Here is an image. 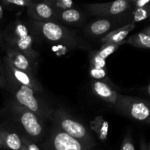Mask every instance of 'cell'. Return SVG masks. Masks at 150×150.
I'll return each mask as SVG.
<instances>
[{
  "instance_id": "cell-17",
  "label": "cell",
  "mask_w": 150,
  "mask_h": 150,
  "mask_svg": "<svg viewBox=\"0 0 150 150\" xmlns=\"http://www.w3.org/2000/svg\"><path fill=\"white\" fill-rule=\"evenodd\" d=\"M126 43L130 44L133 47L140 48H150L149 34L139 32L126 39Z\"/></svg>"
},
{
  "instance_id": "cell-5",
  "label": "cell",
  "mask_w": 150,
  "mask_h": 150,
  "mask_svg": "<svg viewBox=\"0 0 150 150\" xmlns=\"http://www.w3.org/2000/svg\"><path fill=\"white\" fill-rule=\"evenodd\" d=\"M114 106L122 114L136 121L150 124V103L145 100L119 94Z\"/></svg>"
},
{
  "instance_id": "cell-24",
  "label": "cell",
  "mask_w": 150,
  "mask_h": 150,
  "mask_svg": "<svg viewBox=\"0 0 150 150\" xmlns=\"http://www.w3.org/2000/svg\"><path fill=\"white\" fill-rule=\"evenodd\" d=\"M72 4H73V0H56L53 5L58 12L59 10L70 8L72 7Z\"/></svg>"
},
{
  "instance_id": "cell-21",
  "label": "cell",
  "mask_w": 150,
  "mask_h": 150,
  "mask_svg": "<svg viewBox=\"0 0 150 150\" xmlns=\"http://www.w3.org/2000/svg\"><path fill=\"white\" fill-rule=\"evenodd\" d=\"M90 67L95 68H106L105 59L103 58L98 51H92L90 55Z\"/></svg>"
},
{
  "instance_id": "cell-10",
  "label": "cell",
  "mask_w": 150,
  "mask_h": 150,
  "mask_svg": "<svg viewBox=\"0 0 150 150\" xmlns=\"http://www.w3.org/2000/svg\"><path fill=\"white\" fill-rule=\"evenodd\" d=\"M27 13L29 16L38 21H52L57 18V11L53 4L42 2L32 1L27 7Z\"/></svg>"
},
{
  "instance_id": "cell-14",
  "label": "cell",
  "mask_w": 150,
  "mask_h": 150,
  "mask_svg": "<svg viewBox=\"0 0 150 150\" xmlns=\"http://www.w3.org/2000/svg\"><path fill=\"white\" fill-rule=\"evenodd\" d=\"M0 135L2 138L4 147L10 150H21L23 144L22 139L15 132L0 128Z\"/></svg>"
},
{
  "instance_id": "cell-18",
  "label": "cell",
  "mask_w": 150,
  "mask_h": 150,
  "mask_svg": "<svg viewBox=\"0 0 150 150\" xmlns=\"http://www.w3.org/2000/svg\"><path fill=\"white\" fill-rule=\"evenodd\" d=\"M111 22L108 19H100L91 23L87 29L91 35L98 36L106 33L111 29Z\"/></svg>"
},
{
  "instance_id": "cell-39",
  "label": "cell",
  "mask_w": 150,
  "mask_h": 150,
  "mask_svg": "<svg viewBox=\"0 0 150 150\" xmlns=\"http://www.w3.org/2000/svg\"><path fill=\"white\" fill-rule=\"evenodd\" d=\"M32 1H33V0H32Z\"/></svg>"
},
{
  "instance_id": "cell-26",
  "label": "cell",
  "mask_w": 150,
  "mask_h": 150,
  "mask_svg": "<svg viewBox=\"0 0 150 150\" xmlns=\"http://www.w3.org/2000/svg\"><path fill=\"white\" fill-rule=\"evenodd\" d=\"M2 1L6 4H12L18 7H28L32 2V0H2Z\"/></svg>"
},
{
  "instance_id": "cell-19",
  "label": "cell",
  "mask_w": 150,
  "mask_h": 150,
  "mask_svg": "<svg viewBox=\"0 0 150 150\" xmlns=\"http://www.w3.org/2000/svg\"><path fill=\"white\" fill-rule=\"evenodd\" d=\"M125 40L120 42H105V43H103V45L101 46L100 49L99 51H98V54H99L103 58L106 59L107 57H108L111 54H112L114 51H117L120 45L126 43Z\"/></svg>"
},
{
  "instance_id": "cell-11",
  "label": "cell",
  "mask_w": 150,
  "mask_h": 150,
  "mask_svg": "<svg viewBox=\"0 0 150 150\" xmlns=\"http://www.w3.org/2000/svg\"><path fill=\"white\" fill-rule=\"evenodd\" d=\"M6 57L16 67L34 75L32 67L34 62L21 51L8 46L6 51Z\"/></svg>"
},
{
  "instance_id": "cell-31",
  "label": "cell",
  "mask_w": 150,
  "mask_h": 150,
  "mask_svg": "<svg viewBox=\"0 0 150 150\" xmlns=\"http://www.w3.org/2000/svg\"><path fill=\"white\" fill-rule=\"evenodd\" d=\"M2 148H5V147H4V142H3L2 138H1V135H0V149H2Z\"/></svg>"
},
{
  "instance_id": "cell-2",
  "label": "cell",
  "mask_w": 150,
  "mask_h": 150,
  "mask_svg": "<svg viewBox=\"0 0 150 150\" xmlns=\"http://www.w3.org/2000/svg\"><path fill=\"white\" fill-rule=\"evenodd\" d=\"M4 40L7 45L26 54L35 62L38 53L33 48V40L28 28L21 21L12 23L3 33Z\"/></svg>"
},
{
  "instance_id": "cell-27",
  "label": "cell",
  "mask_w": 150,
  "mask_h": 150,
  "mask_svg": "<svg viewBox=\"0 0 150 150\" xmlns=\"http://www.w3.org/2000/svg\"><path fill=\"white\" fill-rule=\"evenodd\" d=\"M5 83V72H4V69H3L1 63L0 62V86L4 88Z\"/></svg>"
},
{
  "instance_id": "cell-9",
  "label": "cell",
  "mask_w": 150,
  "mask_h": 150,
  "mask_svg": "<svg viewBox=\"0 0 150 150\" xmlns=\"http://www.w3.org/2000/svg\"><path fill=\"white\" fill-rule=\"evenodd\" d=\"M4 61L5 70L16 81L21 84L32 88L37 92H42L43 91L42 86L35 79L33 74H31L15 67L6 56L4 57Z\"/></svg>"
},
{
  "instance_id": "cell-13",
  "label": "cell",
  "mask_w": 150,
  "mask_h": 150,
  "mask_svg": "<svg viewBox=\"0 0 150 150\" xmlns=\"http://www.w3.org/2000/svg\"><path fill=\"white\" fill-rule=\"evenodd\" d=\"M135 26H135L134 22L125 25V26L107 34L101 39V41L103 43L108 42H120L125 41L128 34L135 29Z\"/></svg>"
},
{
  "instance_id": "cell-20",
  "label": "cell",
  "mask_w": 150,
  "mask_h": 150,
  "mask_svg": "<svg viewBox=\"0 0 150 150\" xmlns=\"http://www.w3.org/2000/svg\"><path fill=\"white\" fill-rule=\"evenodd\" d=\"M133 22H140L150 18V4L136 7L133 11Z\"/></svg>"
},
{
  "instance_id": "cell-29",
  "label": "cell",
  "mask_w": 150,
  "mask_h": 150,
  "mask_svg": "<svg viewBox=\"0 0 150 150\" xmlns=\"http://www.w3.org/2000/svg\"><path fill=\"white\" fill-rule=\"evenodd\" d=\"M140 150H148V146L146 143V141L143 137L140 140Z\"/></svg>"
},
{
  "instance_id": "cell-12",
  "label": "cell",
  "mask_w": 150,
  "mask_h": 150,
  "mask_svg": "<svg viewBox=\"0 0 150 150\" xmlns=\"http://www.w3.org/2000/svg\"><path fill=\"white\" fill-rule=\"evenodd\" d=\"M92 88L93 92L97 96L113 105L116 103L118 99V92L103 81H94L92 83Z\"/></svg>"
},
{
  "instance_id": "cell-1",
  "label": "cell",
  "mask_w": 150,
  "mask_h": 150,
  "mask_svg": "<svg viewBox=\"0 0 150 150\" xmlns=\"http://www.w3.org/2000/svg\"><path fill=\"white\" fill-rule=\"evenodd\" d=\"M5 86L13 95L15 100L21 105L29 108L42 120H51L54 111L48 105L37 97L36 92L32 88L21 84L14 80L5 70Z\"/></svg>"
},
{
  "instance_id": "cell-33",
  "label": "cell",
  "mask_w": 150,
  "mask_h": 150,
  "mask_svg": "<svg viewBox=\"0 0 150 150\" xmlns=\"http://www.w3.org/2000/svg\"><path fill=\"white\" fill-rule=\"evenodd\" d=\"M4 16V11H3V8L1 5H0V19H1Z\"/></svg>"
},
{
  "instance_id": "cell-6",
  "label": "cell",
  "mask_w": 150,
  "mask_h": 150,
  "mask_svg": "<svg viewBox=\"0 0 150 150\" xmlns=\"http://www.w3.org/2000/svg\"><path fill=\"white\" fill-rule=\"evenodd\" d=\"M33 26L37 32L47 40L67 44L73 47L79 45V40L76 38V34L55 22L35 21L33 22Z\"/></svg>"
},
{
  "instance_id": "cell-3",
  "label": "cell",
  "mask_w": 150,
  "mask_h": 150,
  "mask_svg": "<svg viewBox=\"0 0 150 150\" xmlns=\"http://www.w3.org/2000/svg\"><path fill=\"white\" fill-rule=\"evenodd\" d=\"M51 120L56 127L85 144L94 148L95 141L90 131L82 123L73 118L65 111L61 108L54 111Z\"/></svg>"
},
{
  "instance_id": "cell-37",
  "label": "cell",
  "mask_w": 150,
  "mask_h": 150,
  "mask_svg": "<svg viewBox=\"0 0 150 150\" xmlns=\"http://www.w3.org/2000/svg\"><path fill=\"white\" fill-rule=\"evenodd\" d=\"M148 146V150H150V143H149V144L147 145Z\"/></svg>"
},
{
  "instance_id": "cell-7",
  "label": "cell",
  "mask_w": 150,
  "mask_h": 150,
  "mask_svg": "<svg viewBox=\"0 0 150 150\" xmlns=\"http://www.w3.org/2000/svg\"><path fill=\"white\" fill-rule=\"evenodd\" d=\"M93 148L55 127L50 134L44 150H92Z\"/></svg>"
},
{
  "instance_id": "cell-32",
  "label": "cell",
  "mask_w": 150,
  "mask_h": 150,
  "mask_svg": "<svg viewBox=\"0 0 150 150\" xmlns=\"http://www.w3.org/2000/svg\"><path fill=\"white\" fill-rule=\"evenodd\" d=\"M142 32H144V33L149 34L150 35V26H149V27H146V29H143V30H142Z\"/></svg>"
},
{
  "instance_id": "cell-36",
  "label": "cell",
  "mask_w": 150,
  "mask_h": 150,
  "mask_svg": "<svg viewBox=\"0 0 150 150\" xmlns=\"http://www.w3.org/2000/svg\"><path fill=\"white\" fill-rule=\"evenodd\" d=\"M21 150H28V149H27V148L26 147V146H24V145H23V147L21 148Z\"/></svg>"
},
{
  "instance_id": "cell-23",
  "label": "cell",
  "mask_w": 150,
  "mask_h": 150,
  "mask_svg": "<svg viewBox=\"0 0 150 150\" xmlns=\"http://www.w3.org/2000/svg\"><path fill=\"white\" fill-rule=\"evenodd\" d=\"M121 150H136L130 133H127L122 143Z\"/></svg>"
},
{
  "instance_id": "cell-22",
  "label": "cell",
  "mask_w": 150,
  "mask_h": 150,
  "mask_svg": "<svg viewBox=\"0 0 150 150\" xmlns=\"http://www.w3.org/2000/svg\"><path fill=\"white\" fill-rule=\"evenodd\" d=\"M89 73L91 77L95 80H101L106 77V68H95L90 67Z\"/></svg>"
},
{
  "instance_id": "cell-30",
  "label": "cell",
  "mask_w": 150,
  "mask_h": 150,
  "mask_svg": "<svg viewBox=\"0 0 150 150\" xmlns=\"http://www.w3.org/2000/svg\"><path fill=\"white\" fill-rule=\"evenodd\" d=\"M4 37H3V33H1L0 31V47L2 45L3 42H4Z\"/></svg>"
},
{
  "instance_id": "cell-16",
  "label": "cell",
  "mask_w": 150,
  "mask_h": 150,
  "mask_svg": "<svg viewBox=\"0 0 150 150\" xmlns=\"http://www.w3.org/2000/svg\"><path fill=\"white\" fill-rule=\"evenodd\" d=\"M57 18L67 23H76L83 18V15L81 12L74 8H67L57 12Z\"/></svg>"
},
{
  "instance_id": "cell-35",
  "label": "cell",
  "mask_w": 150,
  "mask_h": 150,
  "mask_svg": "<svg viewBox=\"0 0 150 150\" xmlns=\"http://www.w3.org/2000/svg\"><path fill=\"white\" fill-rule=\"evenodd\" d=\"M147 92H148V93H149V95H150V84L148 86V87H147Z\"/></svg>"
},
{
  "instance_id": "cell-25",
  "label": "cell",
  "mask_w": 150,
  "mask_h": 150,
  "mask_svg": "<svg viewBox=\"0 0 150 150\" xmlns=\"http://www.w3.org/2000/svg\"><path fill=\"white\" fill-rule=\"evenodd\" d=\"M22 142H23V145L27 148L28 150H40L38 145L32 141V139H29L28 136H21Z\"/></svg>"
},
{
  "instance_id": "cell-40",
  "label": "cell",
  "mask_w": 150,
  "mask_h": 150,
  "mask_svg": "<svg viewBox=\"0 0 150 150\" xmlns=\"http://www.w3.org/2000/svg\"><path fill=\"white\" fill-rule=\"evenodd\" d=\"M0 62H1V61H0Z\"/></svg>"
},
{
  "instance_id": "cell-15",
  "label": "cell",
  "mask_w": 150,
  "mask_h": 150,
  "mask_svg": "<svg viewBox=\"0 0 150 150\" xmlns=\"http://www.w3.org/2000/svg\"><path fill=\"white\" fill-rule=\"evenodd\" d=\"M90 127L97 134L98 138L102 142H105L108 136L109 124L103 116H98L90 122Z\"/></svg>"
},
{
  "instance_id": "cell-4",
  "label": "cell",
  "mask_w": 150,
  "mask_h": 150,
  "mask_svg": "<svg viewBox=\"0 0 150 150\" xmlns=\"http://www.w3.org/2000/svg\"><path fill=\"white\" fill-rule=\"evenodd\" d=\"M10 110L29 139L35 142L42 139L44 127L40 117L16 101L10 104Z\"/></svg>"
},
{
  "instance_id": "cell-34",
  "label": "cell",
  "mask_w": 150,
  "mask_h": 150,
  "mask_svg": "<svg viewBox=\"0 0 150 150\" xmlns=\"http://www.w3.org/2000/svg\"><path fill=\"white\" fill-rule=\"evenodd\" d=\"M56 0H44V1H45V2L47 3H49V4H54V2H55Z\"/></svg>"
},
{
  "instance_id": "cell-28",
  "label": "cell",
  "mask_w": 150,
  "mask_h": 150,
  "mask_svg": "<svg viewBox=\"0 0 150 150\" xmlns=\"http://www.w3.org/2000/svg\"><path fill=\"white\" fill-rule=\"evenodd\" d=\"M149 1L150 0H136L133 2L135 3L136 7H144V6L146 5V4H149Z\"/></svg>"
},
{
  "instance_id": "cell-8",
  "label": "cell",
  "mask_w": 150,
  "mask_h": 150,
  "mask_svg": "<svg viewBox=\"0 0 150 150\" xmlns=\"http://www.w3.org/2000/svg\"><path fill=\"white\" fill-rule=\"evenodd\" d=\"M131 1V0H115L106 3H95L87 4L86 9L94 16H114L129 10Z\"/></svg>"
},
{
  "instance_id": "cell-38",
  "label": "cell",
  "mask_w": 150,
  "mask_h": 150,
  "mask_svg": "<svg viewBox=\"0 0 150 150\" xmlns=\"http://www.w3.org/2000/svg\"><path fill=\"white\" fill-rule=\"evenodd\" d=\"M131 1H136V0H131Z\"/></svg>"
}]
</instances>
